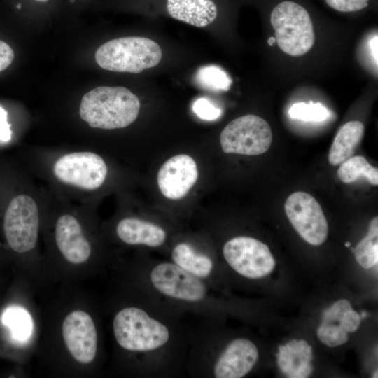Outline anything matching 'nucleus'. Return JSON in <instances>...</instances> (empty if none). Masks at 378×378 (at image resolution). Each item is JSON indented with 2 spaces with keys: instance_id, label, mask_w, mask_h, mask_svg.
Segmentation results:
<instances>
[{
  "instance_id": "6ab92c4d",
  "label": "nucleus",
  "mask_w": 378,
  "mask_h": 378,
  "mask_svg": "<svg viewBox=\"0 0 378 378\" xmlns=\"http://www.w3.org/2000/svg\"><path fill=\"white\" fill-rule=\"evenodd\" d=\"M2 322L16 341L21 343L31 341L34 328V321L25 308L16 305L8 307L3 313Z\"/></svg>"
},
{
  "instance_id": "412c9836",
  "label": "nucleus",
  "mask_w": 378,
  "mask_h": 378,
  "mask_svg": "<svg viewBox=\"0 0 378 378\" xmlns=\"http://www.w3.org/2000/svg\"><path fill=\"white\" fill-rule=\"evenodd\" d=\"M358 263L365 269H370L378 262V218L370 222L368 234L354 248Z\"/></svg>"
},
{
  "instance_id": "7c9ffc66",
  "label": "nucleus",
  "mask_w": 378,
  "mask_h": 378,
  "mask_svg": "<svg viewBox=\"0 0 378 378\" xmlns=\"http://www.w3.org/2000/svg\"><path fill=\"white\" fill-rule=\"evenodd\" d=\"M368 315V314L366 312H363L360 316L361 318H363L366 317Z\"/></svg>"
},
{
  "instance_id": "7ed1b4c3",
  "label": "nucleus",
  "mask_w": 378,
  "mask_h": 378,
  "mask_svg": "<svg viewBox=\"0 0 378 378\" xmlns=\"http://www.w3.org/2000/svg\"><path fill=\"white\" fill-rule=\"evenodd\" d=\"M43 214V189L31 183L10 199L3 217V231L8 246L25 260L31 279L46 273L39 249Z\"/></svg>"
},
{
  "instance_id": "bb28decb",
  "label": "nucleus",
  "mask_w": 378,
  "mask_h": 378,
  "mask_svg": "<svg viewBox=\"0 0 378 378\" xmlns=\"http://www.w3.org/2000/svg\"><path fill=\"white\" fill-rule=\"evenodd\" d=\"M14 59L13 49L6 42L0 40V71L9 66Z\"/></svg>"
},
{
  "instance_id": "ddd939ff",
  "label": "nucleus",
  "mask_w": 378,
  "mask_h": 378,
  "mask_svg": "<svg viewBox=\"0 0 378 378\" xmlns=\"http://www.w3.org/2000/svg\"><path fill=\"white\" fill-rule=\"evenodd\" d=\"M198 178V169L190 155L180 154L168 159L160 168L157 176L160 192L167 198L185 197Z\"/></svg>"
},
{
  "instance_id": "6e6552de",
  "label": "nucleus",
  "mask_w": 378,
  "mask_h": 378,
  "mask_svg": "<svg viewBox=\"0 0 378 378\" xmlns=\"http://www.w3.org/2000/svg\"><path fill=\"white\" fill-rule=\"evenodd\" d=\"M147 274L151 288L161 297L195 308L207 306V281L190 274L172 262L156 264Z\"/></svg>"
},
{
  "instance_id": "4be33fe9",
  "label": "nucleus",
  "mask_w": 378,
  "mask_h": 378,
  "mask_svg": "<svg viewBox=\"0 0 378 378\" xmlns=\"http://www.w3.org/2000/svg\"><path fill=\"white\" fill-rule=\"evenodd\" d=\"M195 79L202 88L214 92L227 91L232 83L229 75L218 66L213 64L200 68Z\"/></svg>"
},
{
  "instance_id": "cd10ccee",
  "label": "nucleus",
  "mask_w": 378,
  "mask_h": 378,
  "mask_svg": "<svg viewBox=\"0 0 378 378\" xmlns=\"http://www.w3.org/2000/svg\"><path fill=\"white\" fill-rule=\"evenodd\" d=\"M11 130L7 119L6 111L0 106V141L8 142L11 139Z\"/></svg>"
},
{
  "instance_id": "f257e3e1",
  "label": "nucleus",
  "mask_w": 378,
  "mask_h": 378,
  "mask_svg": "<svg viewBox=\"0 0 378 378\" xmlns=\"http://www.w3.org/2000/svg\"><path fill=\"white\" fill-rule=\"evenodd\" d=\"M43 200L45 271L67 278L88 274L98 260L89 204H75L50 189H43Z\"/></svg>"
},
{
  "instance_id": "393cba45",
  "label": "nucleus",
  "mask_w": 378,
  "mask_h": 378,
  "mask_svg": "<svg viewBox=\"0 0 378 378\" xmlns=\"http://www.w3.org/2000/svg\"><path fill=\"white\" fill-rule=\"evenodd\" d=\"M192 110L200 118L204 120H214L221 114L220 109L204 97L198 98L194 102Z\"/></svg>"
},
{
  "instance_id": "1a4fd4ad",
  "label": "nucleus",
  "mask_w": 378,
  "mask_h": 378,
  "mask_svg": "<svg viewBox=\"0 0 378 378\" xmlns=\"http://www.w3.org/2000/svg\"><path fill=\"white\" fill-rule=\"evenodd\" d=\"M270 21L277 44L285 53L300 56L313 47V24L304 7L293 1H283L273 9Z\"/></svg>"
},
{
  "instance_id": "5701e85b",
  "label": "nucleus",
  "mask_w": 378,
  "mask_h": 378,
  "mask_svg": "<svg viewBox=\"0 0 378 378\" xmlns=\"http://www.w3.org/2000/svg\"><path fill=\"white\" fill-rule=\"evenodd\" d=\"M288 113L292 118L309 122L323 121L329 115L328 109L323 105L312 102L309 104L295 103L290 107Z\"/></svg>"
},
{
  "instance_id": "aec40b11",
  "label": "nucleus",
  "mask_w": 378,
  "mask_h": 378,
  "mask_svg": "<svg viewBox=\"0 0 378 378\" xmlns=\"http://www.w3.org/2000/svg\"><path fill=\"white\" fill-rule=\"evenodd\" d=\"M339 179L345 183H352L360 177L366 178L372 185H378V169L372 167L363 156L348 158L341 163L338 170Z\"/></svg>"
},
{
  "instance_id": "473e14b6",
  "label": "nucleus",
  "mask_w": 378,
  "mask_h": 378,
  "mask_svg": "<svg viewBox=\"0 0 378 378\" xmlns=\"http://www.w3.org/2000/svg\"><path fill=\"white\" fill-rule=\"evenodd\" d=\"M350 246H351V243H350V242L348 241V242H346V243H345V246H346V247H350Z\"/></svg>"
},
{
  "instance_id": "c85d7f7f",
  "label": "nucleus",
  "mask_w": 378,
  "mask_h": 378,
  "mask_svg": "<svg viewBox=\"0 0 378 378\" xmlns=\"http://www.w3.org/2000/svg\"><path fill=\"white\" fill-rule=\"evenodd\" d=\"M371 56L373 59V63L377 66V34H376L370 41L369 43Z\"/></svg>"
},
{
  "instance_id": "20e7f679",
  "label": "nucleus",
  "mask_w": 378,
  "mask_h": 378,
  "mask_svg": "<svg viewBox=\"0 0 378 378\" xmlns=\"http://www.w3.org/2000/svg\"><path fill=\"white\" fill-rule=\"evenodd\" d=\"M111 327L116 346L130 357L160 353L170 344L174 336L169 325L136 304L118 308L113 314Z\"/></svg>"
},
{
  "instance_id": "f3484780",
  "label": "nucleus",
  "mask_w": 378,
  "mask_h": 378,
  "mask_svg": "<svg viewBox=\"0 0 378 378\" xmlns=\"http://www.w3.org/2000/svg\"><path fill=\"white\" fill-rule=\"evenodd\" d=\"M171 258L172 262L178 267L206 281L211 276L214 269L211 258L196 250L188 243L177 244L172 251Z\"/></svg>"
},
{
  "instance_id": "c756f323",
  "label": "nucleus",
  "mask_w": 378,
  "mask_h": 378,
  "mask_svg": "<svg viewBox=\"0 0 378 378\" xmlns=\"http://www.w3.org/2000/svg\"><path fill=\"white\" fill-rule=\"evenodd\" d=\"M276 42V38L274 37H270L268 39V44L271 46H273Z\"/></svg>"
},
{
  "instance_id": "f8f14e48",
  "label": "nucleus",
  "mask_w": 378,
  "mask_h": 378,
  "mask_svg": "<svg viewBox=\"0 0 378 378\" xmlns=\"http://www.w3.org/2000/svg\"><path fill=\"white\" fill-rule=\"evenodd\" d=\"M284 209L290 223L309 244H322L328 234V225L317 200L304 192H295L286 200Z\"/></svg>"
},
{
  "instance_id": "f704fd0d",
  "label": "nucleus",
  "mask_w": 378,
  "mask_h": 378,
  "mask_svg": "<svg viewBox=\"0 0 378 378\" xmlns=\"http://www.w3.org/2000/svg\"><path fill=\"white\" fill-rule=\"evenodd\" d=\"M351 250L352 252L354 253V248H351Z\"/></svg>"
},
{
  "instance_id": "0eeeda50",
  "label": "nucleus",
  "mask_w": 378,
  "mask_h": 378,
  "mask_svg": "<svg viewBox=\"0 0 378 378\" xmlns=\"http://www.w3.org/2000/svg\"><path fill=\"white\" fill-rule=\"evenodd\" d=\"M162 56L161 48L155 41L145 37L129 36L102 45L95 52V60L105 70L139 74L158 65Z\"/></svg>"
},
{
  "instance_id": "a878e982",
  "label": "nucleus",
  "mask_w": 378,
  "mask_h": 378,
  "mask_svg": "<svg viewBox=\"0 0 378 378\" xmlns=\"http://www.w3.org/2000/svg\"><path fill=\"white\" fill-rule=\"evenodd\" d=\"M332 8L340 12L360 10L368 5L369 0H326Z\"/></svg>"
},
{
  "instance_id": "39448f33",
  "label": "nucleus",
  "mask_w": 378,
  "mask_h": 378,
  "mask_svg": "<svg viewBox=\"0 0 378 378\" xmlns=\"http://www.w3.org/2000/svg\"><path fill=\"white\" fill-rule=\"evenodd\" d=\"M59 351L76 370H88L98 361L100 351L98 322L92 312L80 304L64 309L57 327Z\"/></svg>"
},
{
  "instance_id": "2eb2a0df",
  "label": "nucleus",
  "mask_w": 378,
  "mask_h": 378,
  "mask_svg": "<svg viewBox=\"0 0 378 378\" xmlns=\"http://www.w3.org/2000/svg\"><path fill=\"white\" fill-rule=\"evenodd\" d=\"M115 235L130 246H146L156 248L166 241L167 233L160 226L136 217L120 219L115 227Z\"/></svg>"
},
{
  "instance_id": "dca6fc26",
  "label": "nucleus",
  "mask_w": 378,
  "mask_h": 378,
  "mask_svg": "<svg viewBox=\"0 0 378 378\" xmlns=\"http://www.w3.org/2000/svg\"><path fill=\"white\" fill-rule=\"evenodd\" d=\"M166 9L172 18L197 27L211 24L218 15L213 0H166Z\"/></svg>"
},
{
  "instance_id": "a211bd4d",
  "label": "nucleus",
  "mask_w": 378,
  "mask_h": 378,
  "mask_svg": "<svg viewBox=\"0 0 378 378\" xmlns=\"http://www.w3.org/2000/svg\"><path fill=\"white\" fill-rule=\"evenodd\" d=\"M364 135V125L358 120L347 122L338 130L330 147L328 160L337 165L351 158Z\"/></svg>"
},
{
  "instance_id": "f03ea898",
  "label": "nucleus",
  "mask_w": 378,
  "mask_h": 378,
  "mask_svg": "<svg viewBox=\"0 0 378 378\" xmlns=\"http://www.w3.org/2000/svg\"><path fill=\"white\" fill-rule=\"evenodd\" d=\"M38 160L34 166L50 190L76 203L89 204L90 196L102 188L108 174L104 158L88 149L40 153Z\"/></svg>"
},
{
  "instance_id": "9b49d317",
  "label": "nucleus",
  "mask_w": 378,
  "mask_h": 378,
  "mask_svg": "<svg viewBox=\"0 0 378 378\" xmlns=\"http://www.w3.org/2000/svg\"><path fill=\"white\" fill-rule=\"evenodd\" d=\"M223 254L227 264L239 274L248 279H260L270 274L275 260L268 246L247 236L234 237L223 246Z\"/></svg>"
},
{
  "instance_id": "72a5a7b5",
  "label": "nucleus",
  "mask_w": 378,
  "mask_h": 378,
  "mask_svg": "<svg viewBox=\"0 0 378 378\" xmlns=\"http://www.w3.org/2000/svg\"><path fill=\"white\" fill-rule=\"evenodd\" d=\"M69 1L70 3H74L76 1H78V0H69Z\"/></svg>"
},
{
  "instance_id": "2f4dec72",
  "label": "nucleus",
  "mask_w": 378,
  "mask_h": 378,
  "mask_svg": "<svg viewBox=\"0 0 378 378\" xmlns=\"http://www.w3.org/2000/svg\"><path fill=\"white\" fill-rule=\"evenodd\" d=\"M377 372H378L377 370H376V371L374 372V375H373V377H374V378H377V377H378V376H377Z\"/></svg>"
},
{
  "instance_id": "4468645a",
  "label": "nucleus",
  "mask_w": 378,
  "mask_h": 378,
  "mask_svg": "<svg viewBox=\"0 0 378 378\" xmlns=\"http://www.w3.org/2000/svg\"><path fill=\"white\" fill-rule=\"evenodd\" d=\"M258 358L255 344L247 339L232 341L218 356L213 374L216 378H241L253 368Z\"/></svg>"
},
{
  "instance_id": "9d476101",
  "label": "nucleus",
  "mask_w": 378,
  "mask_h": 378,
  "mask_svg": "<svg viewBox=\"0 0 378 378\" xmlns=\"http://www.w3.org/2000/svg\"><path fill=\"white\" fill-rule=\"evenodd\" d=\"M272 142V132L263 118L253 114L240 116L229 122L220 135L225 153L258 155L265 153Z\"/></svg>"
},
{
  "instance_id": "423d86ee",
  "label": "nucleus",
  "mask_w": 378,
  "mask_h": 378,
  "mask_svg": "<svg viewBox=\"0 0 378 378\" xmlns=\"http://www.w3.org/2000/svg\"><path fill=\"white\" fill-rule=\"evenodd\" d=\"M139 109V98L127 88L100 86L83 96L79 115L92 128L111 130L130 125Z\"/></svg>"
},
{
  "instance_id": "b1692460",
  "label": "nucleus",
  "mask_w": 378,
  "mask_h": 378,
  "mask_svg": "<svg viewBox=\"0 0 378 378\" xmlns=\"http://www.w3.org/2000/svg\"><path fill=\"white\" fill-rule=\"evenodd\" d=\"M323 331L318 335L319 340L330 347H335L346 343L348 340V332L344 329L341 324H335L334 323L324 325Z\"/></svg>"
}]
</instances>
